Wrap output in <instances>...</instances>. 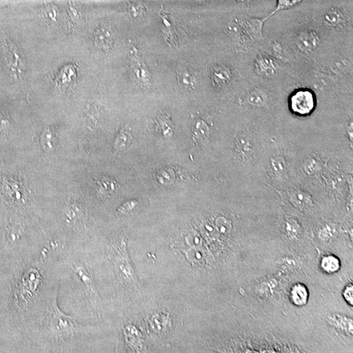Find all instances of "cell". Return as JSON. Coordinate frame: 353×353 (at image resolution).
Here are the masks:
<instances>
[{
    "instance_id": "obj_4",
    "label": "cell",
    "mask_w": 353,
    "mask_h": 353,
    "mask_svg": "<svg viewBox=\"0 0 353 353\" xmlns=\"http://www.w3.org/2000/svg\"><path fill=\"white\" fill-rule=\"evenodd\" d=\"M290 298V300L295 306L302 307L306 305L309 298L307 288L302 284H294L291 288Z\"/></svg>"
},
{
    "instance_id": "obj_1",
    "label": "cell",
    "mask_w": 353,
    "mask_h": 353,
    "mask_svg": "<svg viewBox=\"0 0 353 353\" xmlns=\"http://www.w3.org/2000/svg\"><path fill=\"white\" fill-rule=\"evenodd\" d=\"M290 107L294 114L299 116H307L311 114L316 107V98L314 93L307 89L296 91L291 96Z\"/></svg>"
},
{
    "instance_id": "obj_15",
    "label": "cell",
    "mask_w": 353,
    "mask_h": 353,
    "mask_svg": "<svg viewBox=\"0 0 353 353\" xmlns=\"http://www.w3.org/2000/svg\"><path fill=\"white\" fill-rule=\"evenodd\" d=\"M273 169L274 172L278 176H282L284 172V160L280 159H276L273 162Z\"/></svg>"
},
{
    "instance_id": "obj_12",
    "label": "cell",
    "mask_w": 353,
    "mask_h": 353,
    "mask_svg": "<svg viewBox=\"0 0 353 353\" xmlns=\"http://www.w3.org/2000/svg\"><path fill=\"white\" fill-rule=\"evenodd\" d=\"M325 22L330 26H336L340 24L342 20L341 12L336 10H330L325 16Z\"/></svg>"
},
{
    "instance_id": "obj_7",
    "label": "cell",
    "mask_w": 353,
    "mask_h": 353,
    "mask_svg": "<svg viewBox=\"0 0 353 353\" xmlns=\"http://www.w3.org/2000/svg\"><path fill=\"white\" fill-rule=\"evenodd\" d=\"M40 144H41L42 150L46 152H52L56 144V139L50 128L46 127L44 130L41 138H40Z\"/></svg>"
},
{
    "instance_id": "obj_10",
    "label": "cell",
    "mask_w": 353,
    "mask_h": 353,
    "mask_svg": "<svg viewBox=\"0 0 353 353\" xmlns=\"http://www.w3.org/2000/svg\"><path fill=\"white\" fill-rule=\"evenodd\" d=\"M230 78V72L225 67H219L216 68L214 72L212 78L214 82L218 84H224L229 80Z\"/></svg>"
},
{
    "instance_id": "obj_14",
    "label": "cell",
    "mask_w": 353,
    "mask_h": 353,
    "mask_svg": "<svg viewBox=\"0 0 353 353\" xmlns=\"http://www.w3.org/2000/svg\"><path fill=\"white\" fill-rule=\"evenodd\" d=\"M292 199L293 202L298 207H305L309 204V198L302 193L295 194Z\"/></svg>"
},
{
    "instance_id": "obj_9",
    "label": "cell",
    "mask_w": 353,
    "mask_h": 353,
    "mask_svg": "<svg viewBox=\"0 0 353 353\" xmlns=\"http://www.w3.org/2000/svg\"><path fill=\"white\" fill-rule=\"evenodd\" d=\"M268 96L264 91L261 89H254L250 92L248 100L253 106H262L266 103Z\"/></svg>"
},
{
    "instance_id": "obj_6",
    "label": "cell",
    "mask_w": 353,
    "mask_h": 353,
    "mask_svg": "<svg viewBox=\"0 0 353 353\" xmlns=\"http://www.w3.org/2000/svg\"><path fill=\"white\" fill-rule=\"evenodd\" d=\"M320 266L321 268L326 273H336L340 269V262L336 256L328 255L323 257Z\"/></svg>"
},
{
    "instance_id": "obj_13",
    "label": "cell",
    "mask_w": 353,
    "mask_h": 353,
    "mask_svg": "<svg viewBox=\"0 0 353 353\" xmlns=\"http://www.w3.org/2000/svg\"><path fill=\"white\" fill-rule=\"evenodd\" d=\"M301 0H278L277 8L274 12L294 7Z\"/></svg>"
},
{
    "instance_id": "obj_3",
    "label": "cell",
    "mask_w": 353,
    "mask_h": 353,
    "mask_svg": "<svg viewBox=\"0 0 353 353\" xmlns=\"http://www.w3.org/2000/svg\"><path fill=\"white\" fill-rule=\"evenodd\" d=\"M94 42L99 50H109L114 42V32L112 28L103 25L98 28L94 36Z\"/></svg>"
},
{
    "instance_id": "obj_16",
    "label": "cell",
    "mask_w": 353,
    "mask_h": 353,
    "mask_svg": "<svg viewBox=\"0 0 353 353\" xmlns=\"http://www.w3.org/2000/svg\"><path fill=\"white\" fill-rule=\"evenodd\" d=\"M10 126V119L6 118L2 112H0V134L7 131Z\"/></svg>"
},
{
    "instance_id": "obj_5",
    "label": "cell",
    "mask_w": 353,
    "mask_h": 353,
    "mask_svg": "<svg viewBox=\"0 0 353 353\" xmlns=\"http://www.w3.org/2000/svg\"><path fill=\"white\" fill-rule=\"evenodd\" d=\"M298 46L304 50H312L318 46V38L312 31H305L299 36L297 40Z\"/></svg>"
},
{
    "instance_id": "obj_2",
    "label": "cell",
    "mask_w": 353,
    "mask_h": 353,
    "mask_svg": "<svg viewBox=\"0 0 353 353\" xmlns=\"http://www.w3.org/2000/svg\"><path fill=\"white\" fill-rule=\"evenodd\" d=\"M76 78V68L74 65H67L60 71L55 78V82L61 92H66L75 86Z\"/></svg>"
},
{
    "instance_id": "obj_11",
    "label": "cell",
    "mask_w": 353,
    "mask_h": 353,
    "mask_svg": "<svg viewBox=\"0 0 353 353\" xmlns=\"http://www.w3.org/2000/svg\"><path fill=\"white\" fill-rule=\"evenodd\" d=\"M248 24V32L250 35L254 38L260 37L262 26L261 21L258 19H252Z\"/></svg>"
},
{
    "instance_id": "obj_8",
    "label": "cell",
    "mask_w": 353,
    "mask_h": 353,
    "mask_svg": "<svg viewBox=\"0 0 353 353\" xmlns=\"http://www.w3.org/2000/svg\"><path fill=\"white\" fill-rule=\"evenodd\" d=\"M178 82L185 88H192L196 82L193 72L188 69L180 70L178 74Z\"/></svg>"
},
{
    "instance_id": "obj_17",
    "label": "cell",
    "mask_w": 353,
    "mask_h": 353,
    "mask_svg": "<svg viewBox=\"0 0 353 353\" xmlns=\"http://www.w3.org/2000/svg\"><path fill=\"white\" fill-rule=\"evenodd\" d=\"M352 289V284H348V286H346V288H345V290H344L343 292L344 298H345L346 300L352 306L353 304Z\"/></svg>"
}]
</instances>
